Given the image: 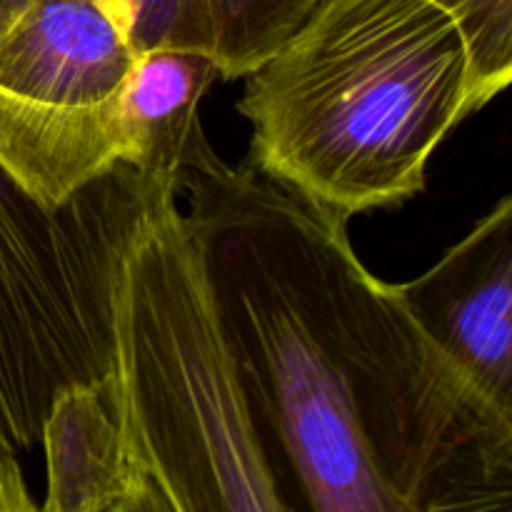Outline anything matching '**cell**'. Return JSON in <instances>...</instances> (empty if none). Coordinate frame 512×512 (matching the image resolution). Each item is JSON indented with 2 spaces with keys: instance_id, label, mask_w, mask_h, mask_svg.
Masks as SVG:
<instances>
[{
  "instance_id": "obj_5",
  "label": "cell",
  "mask_w": 512,
  "mask_h": 512,
  "mask_svg": "<svg viewBox=\"0 0 512 512\" xmlns=\"http://www.w3.org/2000/svg\"><path fill=\"white\" fill-rule=\"evenodd\" d=\"M395 288L460 378L512 425V193Z\"/></svg>"
},
{
  "instance_id": "obj_1",
  "label": "cell",
  "mask_w": 512,
  "mask_h": 512,
  "mask_svg": "<svg viewBox=\"0 0 512 512\" xmlns=\"http://www.w3.org/2000/svg\"><path fill=\"white\" fill-rule=\"evenodd\" d=\"M178 195L255 420L308 508L512 510V425L360 263L350 220L208 138Z\"/></svg>"
},
{
  "instance_id": "obj_2",
  "label": "cell",
  "mask_w": 512,
  "mask_h": 512,
  "mask_svg": "<svg viewBox=\"0 0 512 512\" xmlns=\"http://www.w3.org/2000/svg\"><path fill=\"white\" fill-rule=\"evenodd\" d=\"M470 58L435 0H313L245 75L248 165L350 220L423 193L468 118Z\"/></svg>"
},
{
  "instance_id": "obj_9",
  "label": "cell",
  "mask_w": 512,
  "mask_h": 512,
  "mask_svg": "<svg viewBox=\"0 0 512 512\" xmlns=\"http://www.w3.org/2000/svg\"><path fill=\"white\" fill-rule=\"evenodd\" d=\"M220 78L213 60L180 50H140L125 83V108L138 140V170L178 183L190 155L205 140L200 103Z\"/></svg>"
},
{
  "instance_id": "obj_6",
  "label": "cell",
  "mask_w": 512,
  "mask_h": 512,
  "mask_svg": "<svg viewBox=\"0 0 512 512\" xmlns=\"http://www.w3.org/2000/svg\"><path fill=\"white\" fill-rule=\"evenodd\" d=\"M135 55L93 0H33L0 35V90L38 110L103 108Z\"/></svg>"
},
{
  "instance_id": "obj_4",
  "label": "cell",
  "mask_w": 512,
  "mask_h": 512,
  "mask_svg": "<svg viewBox=\"0 0 512 512\" xmlns=\"http://www.w3.org/2000/svg\"><path fill=\"white\" fill-rule=\"evenodd\" d=\"M143 205V178L120 163L60 208L0 168V433L40 445L55 398L113 365L110 285Z\"/></svg>"
},
{
  "instance_id": "obj_8",
  "label": "cell",
  "mask_w": 512,
  "mask_h": 512,
  "mask_svg": "<svg viewBox=\"0 0 512 512\" xmlns=\"http://www.w3.org/2000/svg\"><path fill=\"white\" fill-rule=\"evenodd\" d=\"M120 38L213 60L220 78H245L308 13L313 0H93Z\"/></svg>"
},
{
  "instance_id": "obj_10",
  "label": "cell",
  "mask_w": 512,
  "mask_h": 512,
  "mask_svg": "<svg viewBox=\"0 0 512 512\" xmlns=\"http://www.w3.org/2000/svg\"><path fill=\"white\" fill-rule=\"evenodd\" d=\"M458 23L468 45V115L512 85V0H435Z\"/></svg>"
},
{
  "instance_id": "obj_12",
  "label": "cell",
  "mask_w": 512,
  "mask_h": 512,
  "mask_svg": "<svg viewBox=\"0 0 512 512\" xmlns=\"http://www.w3.org/2000/svg\"><path fill=\"white\" fill-rule=\"evenodd\" d=\"M30 3H33V0H0V35L20 18V13H23Z\"/></svg>"
},
{
  "instance_id": "obj_7",
  "label": "cell",
  "mask_w": 512,
  "mask_h": 512,
  "mask_svg": "<svg viewBox=\"0 0 512 512\" xmlns=\"http://www.w3.org/2000/svg\"><path fill=\"white\" fill-rule=\"evenodd\" d=\"M48 512H155L138 470L108 373L70 385L55 398L43 423Z\"/></svg>"
},
{
  "instance_id": "obj_3",
  "label": "cell",
  "mask_w": 512,
  "mask_h": 512,
  "mask_svg": "<svg viewBox=\"0 0 512 512\" xmlns=\"http://www.w3.org/2000/svg\"><path fill=\"white\" fill-rule=\"evenodd\" d=\"M110 388L155 512L293 510L260 435L178 183L143 175L110 285Z\"/></svg>"
},
{
  "instance_id": "obj_11",
  "label": "cell",
  "mask_w": 512,
  "mask_h": 512,
  "mask_svg": "<svg viewBox=\"0 0 512 512\" xmlns=\"http://www.w3.org/2000/svg\"><path fill=\"white\" fill-rule=\"evenodd\" d=\"M40 510L25 483L18 448L0 433V512H33Z\"/></svg>"
}]
</instances>
